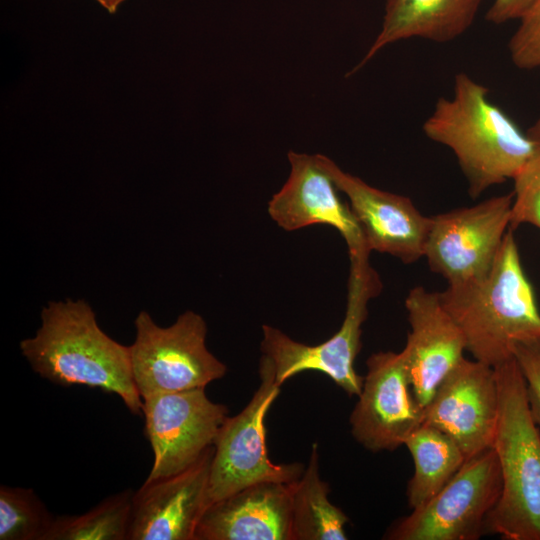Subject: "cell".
<instances>
[{
	"mask_svg": "<svg viewBox=\"0 0 540 540\" xmlns=\"http://www.w3.org/2000/svg\"><path fill=\"white\" fill-rule=\"evenodd\" d=\"M34 372L60 386L82 385L117 395L130 413L142 414L129 346L108 336L84 300L51 301L35 335L19 344Z\"/></svg>",
	"mask_w": 540,
	"mask_h": 540,
	"instance_id": "6da1fadb",
	"label": "cell"
},
{
	"mask_svg": "<svg viewBox=\"0 0 540 540\" xmlns=\"http://www.w3.org/2000/svg\"><path fill=\"white\" fill-rule=\"evenodd\" d=\"M438 293L477 361L495 368L514 357L516 343L540 339L535 292L511 229L488 272Z\"/></svg>",
	"mask_w": 540,
	"mask_h": 540,
	"instance_id": "7a4b0ae2",
	"label": "cell"
},
{
	"mask_svg": "<svg viewBox=\"0 0 540 540\" xmlns=\"http://www.w3.org/2000/svg\"><path fill=\"white\" fill-rule=\"evenodd\" d=\"M422 128L453 152L473 199L513 180L533 147L528 134L491 102L488 88L464 72L455 75L452 95L436 101Z\"/></svg>",
	"mask_w": 540,
	"mask_h": 540,
	"instance_id": "3957f363",
	"label": "cell"
},
{
	"mask_svg": "<svg viewBox=\"0 0 540 540\" xmlns=\"http://www.w3.org/2000/svg\"><path fill=\"white\" fill-rule=\"evenodd\" d=\"M494 369L500 404L492 448L502 489L487 518L486 534L504 540H540V432L515 358Z\"/></svg>",
	"mask_w": 540,
	"mask_h": 540,
	"instance_id": "277c9868",
	"label": "cell"
},
{
	"mask_svg": "<svg viewBox=\"0 0 540 540\" xmlns=\"http://www.w3.org/2000/svg\"><path fill=\"white\" fill-rule=\"evenodd\" d=\"M347 305L340 329L323 343L311 346L290 338L281 330L263 325L260 348L274 366L282 385L294 375L316 370L325 373L348 395H359L363 377L354 369L361 347L362 325L369 301L380 294L382 282L369 263V256L349 257Z\"/></svg>",
	"mask_w": 540,
	"mask_h": 540,
	"instance_id": "5b68a950",
	"label": "cell"
},
{
	"mask_svg": "<svg viewBox=\"0 0 540 540\" xmlns=\"http://www.w3.org/2000/svg\"><path fill=\"white\" fill-rule=\"evenodd\" d=\"M136 337L129 346L133 379L141 398L159 393L205 388L222 378L226 365L206 346L207 325L187 310L168 327L157 325L141 311L135 319Z\"/></svg>",
	"mask_w": 540,
	"mask_h": 540,
	"instance_id": "8992f818",
	"label": "cell"
},
{
	"mask_svg": "<svg viewBox=\"0 0 540 540\" xmlns=\"http://www.w3.org/2000/svg\"><path fill=\"white\" fill-rule=\"evenodd\" d=\"M260 384L244 409L227 417L214 441L208 506L239 490L266 481L292 483L303 474L302 463L274 464L266 450L265 416L280 392L274 366L262 355Z\"/></svg>",
	"mask_w": 540,
	"mask_h": 540,
	"instance_id": "52a82bcc",
	"label": "cell"
},
{
	"mask_svg": "<svg viewBox=\"0 0 540 540\" xmlns=\"http://www.w3.org/2000/svg\"><path fill=\"white\" fill-rule=\"evenodd\" d=\"M502 489L493 448L467 459L453 478L430 500L396 521L389 540H477Z\"/></svg>",
	"mask_w": 540,
	"mask_h": 540,
	"instance_id": "ba28073f",
	"label": "cell"
},
{
	"mask_svg": "<svg viewBox=\"0 0 540 540\" xmlns=\"http://www.w3.org/2000/svg\"><path fill=\"white\" fill-rule=\"evenodd\" d=\"M513 192L430 216L424 256L448 285L484 275L510 229Z\"/></svg>",
	"mask_w": 540,
	"mask_h": 540,
	"instance_id": "9c48e42d",
	"label": "cell"
},
{
	"mask_svg": "<svg viewBox=\"0 0 540 540\" xmlns=\"http://www.w3.org/2000/svg\"><path fill=\"white\" fill-rule=\"evenodd\" d=\"M145 435L154 461L145 481L177 474L214 445L228 408L211 401L205 388L143 398Z\"/></svg>",
	"mask_w": 540,
	"mask_h": 540,
	"instance_id": "30bf717a",
	"label": "cell"
},
{
	"mask_svg": "<svg viewBox=\"0 0 540 540\" xmlns=\"http://www.w3.org/2000/svg\"><path fill=\"white\" fill-rule=\"evenodd\" d=\"M367 373L351 415L354 439L372 452L393 451L423 424L403 351H380L366 361Z\"/></svg>",
	"mask_w": 540,
	"mask_h": 540,
	"instance_id": "8fae6325",
	"label": "cell"
},
{
	"mask_svg": "<svg viewBox=\"0 0 540 540\" xmlns=\"http://www.w3.org/2000/svg\"><path fill=\"white\" fill-rule=\"evenodd\" d=\"M499 404L495 369L464 357L423 409V424L447 434L467 460L492 448Z\"/></svg>",
	"mask_w": 540,
	"mask_h": 540,
	"instance_id": "7c38bea8",
	"label": "cell"
},
{
	"mask_svg": "<svg viewBox=\"0 0 540 540\" xmlns=\"http://www.w3.org/2000/svg\"><path fill=\"white\" fill-rule=\"evenodd\" d=\"M318 156L339 192L348 198L370 251L389 254L405 264L424 256L430 216H424L409 197L373 187L329 157Z\"/></svg>",
	"mask_w": 540,
	"mask_h": 540,
	"instance_id": "4fadbf2b",
	"label": "cell"
},
{
	"mask_svg": "<svg viewBox=\"0 0 540 540\" xmlns=\"http://www.w3.org/2000/svg\"><path fill=\"white\" fill-rule=\"evenodd\" d=\"M290 173L268 202V214L285 231L314 224L335 228L347 244L349 257L370 255L363 232L349 204L322 166L318 154L288 152Z\"/></svg>",
	"mask_w": 540,
	"mask_h": 540,
	"instance_id": "5bb4252c",
	"label": "cell"
},
{
	"mask_svg": "<svg viewBox=\"0 0 540 540\" xmlns=\"http://www.w3.org/2000/svg\"><path fill=\"white\" fill-rule=\"evenodd\" d=\"M214 446L185 470L145 481L134 492L127 540H195L208 507Z\"/></svg>",
	"mask_w": 540,
	"mask_h": 540,
	"instance_id": "9a60e30c",
	"label": "cell"
},
{
	"mask_svg": "<svg viewBox=\"0 0 540 540\" xmlns=\"http://www.w3.org/2000/svg\"><path fill=\"white\" fill-rule=\"evenodd\" d=\"M405 308L411 329L402 351L413 395L424 409L443 379L464 358L466 341L438 292L416 286L409 291Z\"/></svg>",
	"mask_w": 540,
	"mask_h": 540,
	"instance_id": "2e32d148",
	"label": "cell"
},
{
	"mask_svg": "<svg viewBox=\"0 0 540 540\" xmlns=\"http://www.w3.org/2000/svg\"><path fill=\"white\" fill-rule=\"evenodd\" d=\"M293 483L259 482L213 502L195 540H292Z\"/></svg>",
	"mask_w": 540,
	"mask_h": 540,
	"instance_id": "e0dca14e",
	"label": "cell"
},
{
	"mask_svg": "<svg viewBox=\"0 0 540 540\" xmlns=\"http://www.w3.org/2000/svg\"><path fill=\"white\" fill-rule=\"evenodd\" d=\"M483 0H387L381 29L357 70L386 46L420 38L448 42L472 25Z\"/></svg>",
	"mask_w": 540,
	"mask_h": 540,
	"instance_id": "ac0fdd59",
	"label": "cell"
},
{
	"mask_svg": "<svg viewBox=\"0 0 540 540\" xmlns=\"http://www.w3.org/2000/svg\"><path fill=\"white\" fill-rule=\"evenodd\" d=\"M414 472L407 485V501L416 509L437 494L466 461L459 446L444 432L422 424L406 439Z\"/></svg>",
	"mask_w": 540,
	"mask_h": 540,
	"instance_id": "d6986e66",
	"label": "cell"
},
{
	"mask_svg": "<svg viewBox=\"0 0 540 540\" xmlns=\"http://www.w3.org/2000/svg\"><path fill=\"white\" fill-rule=\"evenodd\" d=\"M329 486L319 473L318 444L312 445L302 476L293 483L292 540H346L348 517L328 499Z\"/></svg>",
	"mask_w": 540,
	"mask_h": 540,
	"instance_id": "ffe728a7",
	"label": "cell"
},
{
	"mask_svg": "<svg viewBox=\"0 0 540 540\" xmlns=\"http://www.w3.org/2000/svg\"><path fill=\"white\" fill-rule=\"evenodd\" d=\"M133 495L123 490L84 514L55 517L45 540H127Z\"/></svg>",
	"mask_w": 540,
	"mask_h": 540,
	"instance_id": "44dd1931",
	"label": "cell"
},
{
	"mask_svg": "<svg viewBox=\"0 0 540 540\" xmlns=\"http://www.w3.org/2000/svg\"><path fill=\"white\" fill-rule=\"evenodd\" d=\"M31 488L0 487V540H45L54 520Z\"/></svg>",
	"mask_w": 540,
	"mask_h": 540,
	"instance_id": "7402d4cb",
	"label": "cell"
},
{
	"mask_svg": "<svg viewBox=\"0 0 540 540\" xmlns=\"http://www.w3.org/2000/svg\"><path fill=\"white\" fill-rule=\"evenodd\" d=\"M527 134L533 147L528 159L513 178L511 230L522 224H531L540 229V118Z\"/></svg>",
	"mask_w": 540,
	"mask_h": 540,
	"instance_id": "603a6c76",
	"label": "cell"
},
{
	"mask_svg": "<svg viewBox=\"0 0 540 540\" xmlns=\"http://www.w3.org/2000/svg\"><path fill=\"white\" fill-rule=\"evenodd\" d=\"M508 48L513 64L519 69L540 67V0L520 19Z\"/></svg>",
	"mask_w": 540,
	"mask_h": 540,
	"instance_id": "cb8c5ba5",
	"label": "cell"
},
{
	"mask_svg": "<svg viewBox=\"0 0 540 540\" xmlns=\"http://www.w3.org/2000/svg\"><path fill=\"white\" fill-rule=\"evenodd\" d=\"M513 356L524 377L530 412L540 426V339L516 343Z\"/></svg>",
	"mask_w": 540,
	"mask_h": 540,
	"instance_id": "d4e9b609",
	"label": "cell"
},
{
	"mask_svg": "<svg viewBox=\"0 0 540 540\" xmlns=\"http://www.w3.org/2000/svg\"><path fill=\"white\" fill-rule=\"evenodd\" d=\"M538 0H494L486 14V20L502 24L520 19Z\"/></svg>",
	"mask_w": 540,
	"mask_h": 540,
	"instance_id": "484cf974",
	"label": "cell"
},
{
	"mask_svg": "<svg viewBox=\"0 0 540 540\" xmlns=\"http://www.w3.org/2000/svg\"><path fill=\"white\" fill-rule=\"evenodd\" d=\"M97 3H99L104 9H106L109 13L113 14L117 12L120 5L125 0H95Z\"/></svg>",
	"mask_w": 540,
	"mask_h": 540,
	"instance_id": "4316f807",
	"label": "cell"
}]
</instances>
